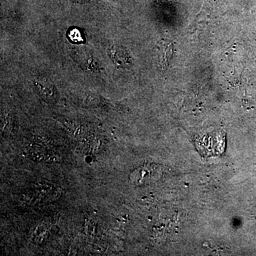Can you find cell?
<instances>
[{"label":"cell","instance_id":"obj_1","mask_svg":"<svg viewBox=\"0 0 256 256\" xmlns=\"http://www.w3.org/2000/svg\"><path fill=\"white\" fill-rule=\"evenodd\" d=\"M35 90L43 100L47 102H54L57 92L54 85L45 77H36L34 80Z\"/></svg>","mask_w":256,"mask_h":256},{"label":"cell","instance_id":"obj_2","mask_svg":"<svg viewBox=\"0 0 256 256\" xmlns=\"http://www.w3.org/2000/svg\"><path fill=\"white\" fill-rule=\"evenodd\" d=\"M159 170L156 166H144L136 170L131 175V180L136 184L152 182L158 178Z\"/></svg>","mask_w":256,"mask_h":256},{"label":"cell","instance_id":"obj_3","mask_svg":"<svg viewBox=\"0 0 256 256\" xmlns=\"http://www.w3.org/2000/svg\"><path fill=\"white\" fill-rule=\"evenodd\" d=\"M173 54V46L172 42L162 41L158 46V54L162 65H168Z\"/></svg>","mask_w":256,"mask_h":256}]
</instances>
